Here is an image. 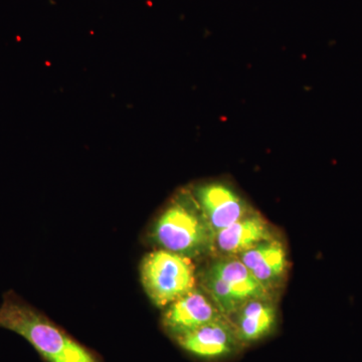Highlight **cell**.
Returning a JSON list of instances; mask_svg holds the SVG:
<instances>
[{
  "label": "cell",
  "mask_w": 362,
  "mask_h": 362,
  "mask_svg": "<svg viewBox=\"0 0 362 362\" xmlns=\"http://www.w3.org/2000/svg\"><path fill=\"white\" fill-rule=\"evenodd\" d=\"M153 239L166 251L188 259L214 252V233L197 199H178L154 223Z\"/></svg>",
  "instance_id": "cell-2"
},
{
  "label": "cell",
  "mask_w": 362,
  "mask_h": 362,
  "mask_svg": "<svg viewBox=\"0 0 362 362\" xmlns=\"http://www.w3.org/2000/svg\"><path fill=\"white\" fill-rule=\"evenodd\" d=\"M276 238L265 218L252 211L239 221L214 233V252L238 257L262 242Z\"/></svg>",
  "instance_id": "cell-8"
},
{
  "label": "cell",
  "mask_w": 362,
  "mask_h": 362,
  "mask_svg": "<svg viewBox=\"0 0 362 362\" xmlns=\"http://www.w3.org/2000/svg\"><path fill=\"white\" fill-rule=\"evenodd\" d=\"M221 317L225 316L209 294L202 288L195 287L168 305L162 318V325L175 339Z\"/></svg>",
  "instance_id": "cell-6"
},
{
  "label": "cell",
  "mask_w": 362,
  "mask_h": 362,
  "mask_svg": "<svg viewBox=\"0 0 362 362\" xmlns=\"http://www.w3.org/2000/svg\"><path fill=\"white\" fill-rule=\"evenodd\" d=\"M175 340L190 356L207 361L230 358L244 349L233 324L226 317L204 324Z\"/></svg>",
  "instance_id": "cell-5"
},
{
  "label": "cell",
  "mask_w": 362,
  "mask_h": 362,
  "mask_svg": "<svg viewBox=\"0 0 362 362\" xmlns=\"http://www.w3.org/2000/svg\"><path fill=\"white\" fill-rule=\"evenodd\" d=\"M202 288L228 318L245 303L270 298L271 291L255 278L238 257H223L213 262L201 276Z\"/></svg>",
  "instance_id": "cell-3"
},
{
  "label": "cell",
  "mask_w": 362,
  "mask_h": 362,
  "mask_svg": "<svg viewBox=\"0 0 362 362\" xmlns=\"http://www.w3.org/2000/svg\"><path fill=\"white\" fill-rule=\"evenodd\" d=\"M140 274L145 291L158 307H168L197 287L192 259L163 249L144 257Z\"/></svg>",
  "instance_id": "cell-4"
},
{
  "label": "cell",
  "mask_w": 362,
  "mask_h": 362,
  "mask_svg": "<svg viewBox=\"0 0 362 362\" xmlns=\"http://www.w3.org/2000/svg\"><path fill=\"white\" fill-rule=\"evenodd\" d=\"M0 328L25 338L47 362H100L90 350L16 293L4 295L0 305Z\"/></svg>",
  "instance_id": "cell-1"
},
{
  "label": "cell",
  "mask_w": 362,
  "mask_h": 362,
  "mask_svg": "<svg viewBox=\"0 0 362 362\" xmlns=\"http://www.w3.org/2000/svg\"><path fill=\"white\" fill-rule=\"evenodd\" d=\"M228 320L244 347L268 337L277 325V309L270 298L247 301Z\"/></svg>",
  "instance_id": "cell-9"
},
{
  "label": "cell",
  "mask_w": 362,
  "mask_h": 362,
  "mask_svg": "<svg viewBox=\"0 0 362 362\" xmlns=\"http://www.w3.org/2000/svg\"><path fill=\"white\" fill-rule=\"evenodd\" d=\"M195 199L214 233L252 211L242 197L226 183L211 182L202 185L195 192Z\"/></svg>",
  "instance_id": "cell-7"
},
{
  "label": "cell",
  "mask_w": 362,
  "mask_h": 362,
  "mask_svg": "<svg viewBox=\"0 0 362 362\" xmlns=\"http://www.w3.org/2000/svg\"><path fill=\"white\" fill-rule=\"evenodd\" d=\"M238 258L271 292L281 284L287 273V252L283 243L276 238L262 242Z\"/></svg>",
  "instance_id": "cell-10"
}]
</instances>
